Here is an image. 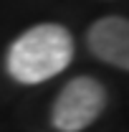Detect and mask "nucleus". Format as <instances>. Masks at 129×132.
Returning a JSON list of instances; mask_svg holds the SVG:
<instances>
[{
    "label": "nucleus",
    "mask_w": 129,
    "mask_h": 132,
    "mask_svg": "<svg viewBox=\"0 0 129 132\" xmlns=\"http://www.w3.org/2000/svg\"><path fill=\"white\" fill-rule=\"evenodd\" d=\"M73 59V36L58 23H38L23 31L5 53V71L18 84H43Z\"/></svg>",
    "instance_id": "f257e3e1"
},
{
    "label": "nucleus",
    "mask_w": 129,
    "mask_h": 132,
    "mask_svg": "<svg viewBox=\"0 0 129 132\" xmlns=\"http://www.w3.org/2000/svg\"><path fill=\"white\" fill-rule=\"evenodd\" d=\"M106 107V89L94 76H76L58 92L51 107V125L58 132H84Z\"/></svg>",
    "instance_id": "f03ea898"
},
{
    "label": "nucleus",
    "mask_w": 129,
    "mask_h": 132,
    "mask_svg": "<svg viewBox=\"0 0 129 132\" xmlns=\"http://www.w3.org/2000/svg\"><path fill=\"white\" fill-rule=\"evenodd\" d=\"M86 46L99 61L114 69H129V23L122 15H104L86 33Z\"/></svg>",
    "instance_id": "7ed1b4c3"
}]
</instances>
